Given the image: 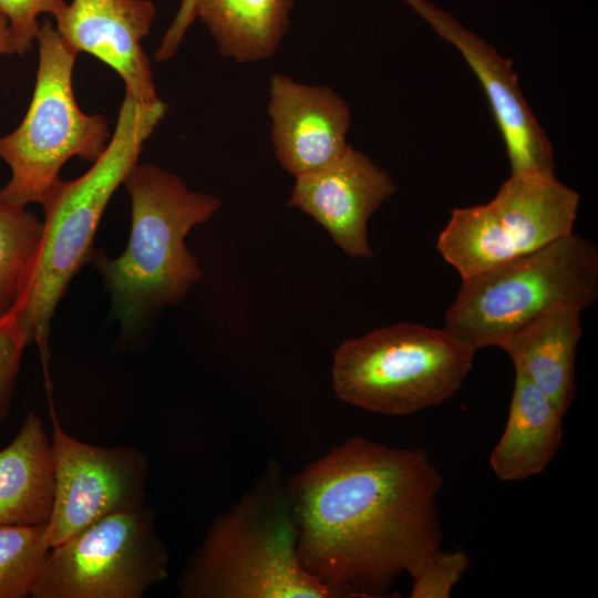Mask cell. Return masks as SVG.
I'll return each instance as SVG.
<instances>
[{
	"mask_svg": "<svg viewBox=\"0 0 598 598\" xmlns=\"http://www.w3.org/2000/svg\"><path fill=\"white\" fill-rule=\"evenodd\" d=\"M582 310L557 306L518 328L503 343L515 373L534 383L565 415L576 392L575 363Z\"/></svg>",
	"mask_w": 598,
	"mask_h": 598,
	"instance_id": "cell-15",
	"label": "cell"
},
{
	"mask_svg": "<svg viewBox=\"0 0 598 598\" xmlns=\"http://www.w3.org/2000/svg\"><path fill=\"white\" fill-rule=\"evenodd\" d=\"M155 16L150 0H72L54 20L61 39L75 53L86 52L112 68L122 78L125 94L153 102L158 97L141 41Z\"/></svg>",
	"mask_w": 598,
	"mask_h": 598,
	"instance_id": "cell-13",
	"label": "cell"
},
{
	"mask_svg": "<svg viewBox=\"0 0 598 598\" xmlns=\"http://www.w3.org/2000/svg\"><path fill=\"white\" fill-rule=\"evenodd\" d=\"M16 53L13 39L6 17L0 12V55Z\"/></svg>",
	"mask_w": 598,
	"mask_h": 598,
	"instance_id": "cell-24",
	"label": "cell"
},
{
	"mask_svg": "<svg viewBox=\"0 0 598 598\" xmlns=\"http://www.w3.org/2000/svg\"><path fill=\"white\" fill-rule=\"evenodd\" d=\"M564 414L527 378L515 373L507 421L489 455L502 482H520L544 472L563 439Z\"/></svg>",
	"mask_w": 598,
	"mask_h": 598,
	"instance_id": "cell-16",
	"label": "cell"
},
{
	"mask_svg": "<svg viewBox=\"0 0 598 598\" xmlns=\"http://www.w3.org/2000/svg\"><path fill=\"white\" fill-rule=\"evenodd\" d=\"M267 111L275 155L295 177L328 166L349 147V106L328 86L274 74Z\"/></svg>",
	"mask_w": 598,
	"mask_h": 598,
	"instance_id": "cell-14",
	"label": "cell"
},
{
	"mask_svg": "<svg viewBox=\"0 0 598 598\" xmlns=\"http://www.w3.org/2000/svg\"><path fill=\"white\" fill-rule=\"evenodd\" d=\"M155 515L143 506L110 514L50 548L32 598H141L168 576Z\"/></svg>",
	"mask_w": 598,
	"mask_h": 598,
	"instance_id": "cell-9",
	"label": "cell"
},
{
	"mask_svg": "<svg viewBox=\"0 0 598 598\" xmlns=\"http://www.w3.org/2000/svg\"><path fill=\"white\" fill-rule=\"evenodd\" d=\"M39 64L32 100L20 125L0 137V157L11 177L0 189L6 200L42 204L71 157L94 163L110 138L107 121L82 112L73 92L75 53L53 23L44 20L37 38Z\"/></svg>",
	"mask_w": 598,
	"mask_h": 598,
	"instance_id": "cell-7",
	"label": "cell"
},
{
	"mask_svg": "<svg viewBox=\"0 0 598 598\" xmlns=\"http://www.w3.org/2000/svg\"><path fill=\"white\" fill-rule=\"evenodd\" d=\"M64 0H0V12L9 23L16 53L24 54L32 49L41 23V14L53 18L64 8Z\"/></svg>",
	"mask_w": 598,
	"mask_h": 598,
	"instance_id": "cell-22",
	"label": "cell"
},
{
	"mask_svg": "<svg viewBox=\"0 0 598 598\" xmlns=\"http://www.w3.org/2000/svg\"><path fill=\"white\" fill-rule=\"evenodd\" d=\"M54 497L47 534L56 546L96 520L145 506L148 465L134 446L101 447L61 426L51 409Z\"/></svg>",
	"mask_w": 598,
	"mask_h": 598,
	"instance_id": "cell-10",
	"label": "cell"
},
{
	"mask_svg": "<svg viewBox=\"0 0 598 598\" xmlns=\"http://www.w3.org/2000/svg\"><path fill=\"white\" fill-rule=\"evenodd\" d=\"M444 328L476 351L501 348L543 311L590 308L598 298V249L571 233L497 267L461 279Z\"/></svg>",
	"mask_w": 598,
	"mask_h": 598,
	"instance_id": "cell-5",
	"label": "cell"
},
{
	"mask_svg": "<svg viewBox=\"0 0 598 598\" xmlns=\"http://www.w3.org/2000/svg\"><path fill=\"white\" fill-rule=\"evenodd\" d=\"M395 192L389 173L349 145L328 166L296 177L289 206L312 217L348 256L371 258L368 221Z\"/></svg>",
	"mask_w": 598,
	"mask_h": 598,
	"instance_id": "cell-12",
	"label": "cell"
},
{
	"mask_svg": "<svg viewBox=\"0 0 598 598\" xmlns=\"http://www.w3.org/2000/svg\"><path fill=\"white\" fill-rule=\"evenodd\" d=\"M470 568L463 550H437L412 579L411 598H450L453 587Z\"/></svg>",
	"mask_w": 598,
	"mask_h": 598,
	"instance_id": "cell-21",
	"label": "cell"
},
{
	"mask_svg": "<svg viewBox=\"0 0 598 598\" xmlns=\"http://www.w3.org/2000/svg\"><path fill=\"white\" fill-rule=\"evenodd\" d=\"M578 205L555 176L511 174L491 202L454 208L436 248L468 278L574 233Z\"/></svg>",
	"mask_w": 598,
	"mask_h": 598,
	"instance_id": "cell-8",
	"label": "cell"
},
{
	"mask_svg": "<svg viewBox=\"0 0 598 598\" xmlns=\"http://www.w3.org/2000/svg\"><path fill=\"white\" fill-rule=\"evenodd\" d=\"M50 548L47 524L0 525V598L30 596Z\"/></svg>",
	"mask_w": 598,
	"mask_h": 598,
	"instance_id": "cell-20",
	"label": "cell"
},
{
	"mask_svg": "<svg viewBox=\"0 0 598 598\" xmlns=\"http://www.w3.org/2000/svg\"><path fill=\"white\" fill-rule=\"evenodd\" d=\"M14 385L0 382V420L7 414Z\"/></svg>",
	"mask_w": 598,
	"mask_h": 598,
	"instance_id": "cell-25",
	"label": "cell"
},
{
	"mask_svg": "<svg viewBox=\"0 0 598 598\" xmlns=\"http://www.w3.org/2000/svg\"><path fill=\"white\" fill-rule=\"evenodd\" d=\"M161 99L142 102L125 94L115 130L91 168L73 181L60 179L42 202L43 238L37 266L16 319L28 344L48 357L51 320L72 278L94 260V237L102 215L137 163L144 142L164 118Z\"/></svg>",
	"mask_w": 598,
	"mask_h": 598,
	"instance_id": "cell-3",
	"label": "cell"
},
{
	"mask_svg": "<svg viewBox=\"0 0 598 598\" xmlns=\"http://www.w3.org/2000/svg\"><path fill=\"white\" fill-rule=\"evenodd\" d=\"M292 0H195L198 18L219 52L237 62L270 58L289 27Z\"/></svg>",
	"mask_w": 598,
	"mask_h": 598,
	"instance_id": "cell-18",
	"label": "cell"
},
{
	"mask_svg": "<svg viewBox=\"0 0 598 598\" xmlns=\"http://www.w3.org/2000/svg\"><path fill=\"white\" fill-rule=\"evenodd\" d=\"M194 3L195 0H182L181 7L155 54L158 62L166 61L175 54L186 30L195 20Z\"/></svg>",
	"mask_w": 598,
	"mask_h": 598,
	"instance_id": "cell-23",
	"label": "cell"
},
{
	"mask_svg": "<svg viewBox=\"0 0 598 598\" xmlns=\"http://www.w3.org/2000/svg\"><path fill=\"white\" fill-rule=\"evenodd\" d=\"M442 485L423 448L346 440L287 480L302 566L338 598L388 596L441 549Z\"/></svg>",
	"mask_w": 598,
	"mask_h": 598,
	"instance_id": "cell-1",
	"label": "cell"
},
{
	"mask_svg": "<svg viewBox=\"0 0 598 598\" xmlns=\"http://www.w3.org/2000/svg\"><path fill=\"white\" fill-rule=\"evenodd\" d=\"M476 350L445 328L400 322L346 340L333 353L332 389L352 406L410 415L452 398Z\"/></svg>",
	"mask_w": 598,
	"mask_h": 598,
	"instance_id": "cell-6",
	"label": "cell"
},
{
	"mask_svg": "<svg viewBox=\"0 0 598 598\" xmlns=\"http://www.w3.org/2000/svg\"><path fill=\"white\" fill-rule=\"evenodd\" d=\"M43 220L0 195V319L17 311L33 276Z\"/></svg>",
	"mask_w": 598,
	"mask_h": 598,
	"instance_id": "cell-19",
	"label": "cell"
},
{
	"mask_svg": "<svg viewBox=\"0 0 598 598\" xmlns=\"http://www.w3.org/2000/svg\"><path fill=\"white\" fill-rule=\"evenodd\" d=\"M123 184L132 205L128 243L118 257L96 252L94 261L122 333L130 336L155 310L182 301L200 279L185 238L214 216L220 200L188 189L178 175L150 163H136Z\"/></svg>",
	"mask_w": 598,
	"mask_h": 598,
	"instance_id": "cell-4",
	"label": "cell"
},
{
	"mask_svg": "<svg viewBox=\"0 0 598 598\" xmlns=\"http://www.w3.org/2000/svg\"><path fill=\"white\" fill-rule=\"evenodd\" d=\"M182 598H338L302 566L281 464L216 516L176 582Z\"/></svg>",
	"mask_w": 598,
	"mask_h": 598,
	"instance_id": "cell-2",
	"label": "cell"
},
{
	"mask_svg": "<svg viewBox=\"0 0 598 598\" xmlns=\"http://www.w3.org/2000/svg\"><path fill=\"white\" fill-rule=\"evenodd\" d=\"M53 497L51 441L42 420L30 411L16 437L0 450V525L47 524Z\"/></svg>",
	"mask_w": 598,
	"mask_h": 598,
	"instance_id": "cell-17",
	"label": "cell"
},
{
	"mask_svg": "<svg viewBox=\"0 0 598 598\" xmlns=\"http://www.w3.org/2000/svg\"><path fill=\"white\" fill-rule=\"evenodd\" d=\"M405 1L457 48L476 74L504 138L512 174L555 176L550 142L520 92L511 62L429 2Z\"/></svg>",
	"mask_w": 598,
	"mask_h": 598,
	"instance_id": "cell-11",
	"label": "cell"
}]
</instances>
